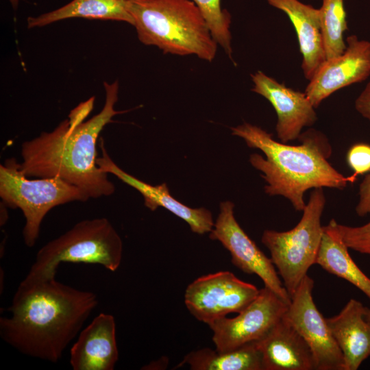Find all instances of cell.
<instances>
[{"label": "cell", "instance_id": "cell-1", "mask_svg": "<svg viewBox=\"0 0 370 370\" xmlns=\"http://www.w3.org/2000/svg\"><path fill=\"white\" fill-rule=\"evenodd\" d=\"M103 85L105 103L97 114L84 121L93 106L95 97H91L73 109L53 131L42 132L22 143L20 164L27 177H60L92 199L114 193L108 174L97 164V142L103 127L123 112L114 109L119 82Z\"/></svg>", "mask_w": 370, "mask_h": 370}, {"label": "cell", "instance_id": "cell-2", "mask_svg": "<svg viewBox=\"0 0 370 370\" xmlns=\"http://www.w3.org/2000/svg\"><path fill=\"white\" fill-rule=\"evenodd\" d=\"M98 304L95 293L55 278L22 280L0 318L2 339L31 357L57 362Z\"/></svg>", "mask_w": 370, "mask_h": 370}, {"label": "cell", "instance_id": "cell-3", "mask_svg": "<svg viewBox=\"0 0 370 370\" xmlns=\"http://www.w3.org/2000/svg\"><path fill=\"white\" fill-rule=\"evenodd\" d=\"M232 134L244 140L247 146L258 149L265 156H250L249 162L267 182L264 192L270 196L280 195L288 199L293 208L303 211L304 195L311 188L343 189L357 179L354 173L345 177L328 162L332 153L326 136L314 129H309L298 138L301 144L290 145L275 140L261 127L243 123L232 127Z\"/></svg>", "mask_w": 370, "mask_h": 370}, {"label": "cell", "instance_id": "cell-4", "mask_svg": "<svg viewBox=\"0 0 370 370\" xmlns=\"http://www.w3.org/2000/svg\"><path fill=\"white\" fill-rule=\"evenodd\" d=\"M139 40L164 53L212 62L218 44L191 0H124Z\"/></svg>", "mask_w": 370, "mask_h": 370}, {"label": "cell", "instance_id": "cell-5", "mask_svg": "<svg viewBox=\"0 0 370 370\" xmlns=\"http://www.w3.org/2000/svg\"><path fill=\"white\" fill-rule=\"evenodd\" d=\"M122 256V240L108 219L82 220L38 251L23 280L55 278L64 262L97 264L113 272L119 269Z\"/></svg>", "mask_w": 370, "mask_h": 370}, {"label": "cell", "instance_id": "cell-6", "mask_svg": "<svg viewBox=\"0 0 370 370\" xmlns=\"http://www.w3.org/2000/svg\"><path fill=\"white\" fill-rule=\"evenodd\" d=\"M0 197L5 206L22 211L25 221L23 237L28 247L36 244L42 222L52 208L90 199L81 188L60 177L28 178L14 158L0 164Z\"/></svg>", "mask_w": 370, "mask_h": 370}, {"label": "cell", "instance_id": "cell-7", "mask_svg": "<svg viewBox=\"0 0 370 370\" xmlns=\"http://www.w3.org/2000/svg\"><path fill=\"white\" fill-rule=\"evenodd\" d=\"M325 204L322 188H314L295 227L285 232L266 230L262 233V243L270 251L291 298L316 262L323 232L321 217Z\"/></svg>", "mask_w": 370, "mask_h": 370}, {"label": "cell", "instance_id": "cell-8", "mask_svg": "<svg viewBox=\"0 0 370 370\" xmlns=\"http://www.w3.org/2000/svg\"><path fill=\"white\" fill-rule=\"evenodd\" d=\"M254 284L223 271L201 276L188 285L184 304L197 320L208 325L228 314L239 313L258 295Z\"/></svg>", "mask_w": 370, "mask_h": 370}, {"label": "cell", "instance_id": "cell-9", "mask_svg": "<svg viewBox=\"0 0 370 370\" xmlns=\"http://www.w3.org/2000/svg\"><path fill=\"white\" fill-rule=\"evenodd\" d=\"M289 304L270 288L260 289L236 317H225L209 325L216 349L230 351L260 341L284 317Z\"/></svg>", "mask_w": 370, "mask_h": 370}, {"label": "cell", "instance_id": "cell-10", "mask_svg": "<svg viewBox=\"0 0 370 370\" xmlns=\"http://www.w3.org/2000/svg\"><path fill=\"white\" fill-rule=\"evenodd\" d=\"M313 280L306 275L291 297L284 318L308 345L317 370H345L343 354L312 297Z\"/></svg>", "mask_w": 370, "mask_h": 370}, {"label": "cell", "instance_id": "cell-11", "mask_svg": "<svg viewBox=\"0 0 370 370\" xmlns=\"http://www.w3.org/2000/svg\"><path fill=\"white\" fill-rule=\"evenodd\" d=\"M234 204L230 201L220 204V212L209 237L219 241L230 251L232 264L245 273L258 275L264 286L287 301L291 298L271 259L248 236L234 216Z\"/></svg>", "mask_w": 370, "mask_h": 370}, {"label": "cell", "instance_id": "cell-12", "mask_svg": "<svg viewBox=\"0 0 370 370\" xmlns=\"http://www.w3.org/2000/svg\"><path fill=\"white\" fill-rule=\"evenodd\" d=\"M370 76V41L356 35L346 38L339 56L326 60L309 80L305 93L317 108L336 91L366 80Z\"/></svg>", "mask_w": 370, "mask_h": 370}, {"label": "cell", "instance_id": "cell-13", "mask_svg": "<svg viewBox=\"0 0 370 370\" xmlns=\"http://www.w3.org/2000/svg\"><path fill=\"white\" fill-rule=\"evenodd\" d=\"M251 91L265 98L276 112L275 130L281 142L287 143L298 138L305 127L317 121L315 108L305 92L288 88L261 71L251 74Z\"/></svg>", "mask_w": 370, "mask_h": 370}, {"label": "cell", "instance_id": "cell-14", "mask_svg": "<svg viewBox=\"0 0 370 370\" xmlns=\"http://www.w3.org/2000/svg\"><path fill=\"white\" fill-rule=\"evenodd\" d=\"M99 147L101 156L97 157V164L103 171L112 174L128 186L138 190L144 199L145 206L151 211L162 207L184 221L194 233H210L214 222L210 210L205 208H190L175 199L165 183L151 185L145 182L119 167L110 157L103 138Z\"/></svg>", "mask_w": 370, "mask_h": 370}, {"label": "cell", "instance_id": "cell-15", "mask_svg": "<svg viewBox=\"0 0 370 370\" xmlns=\"http://www.w3.org/2000/svg\"><path fill=\"white\" fill-rule=\"evenodd\" d=\"M118 360L114 317L101 312L79 333L70 349V365L73 370H113Z\"/></svg>", "mask_w": 370, "mask_h": 370}, {"label": "cell", "instance_id": "cell-16", "mask_svg": "<svg viewBox=\"0 0 370 370\" xmlns=\"http://www.w3.org/2000/svg\"><path fill=\"white\" fill-rule=\"evenodd\" d=\"M256 345L262 370L316 369L308 345L284 317Z\"/></svg>", "mask_w": 370, "mask_h": 370}, {"label": "cell", "instance_id": "cell-17", "mask_svg": "<svg viewBox=\"0 0 370 370\" xmlns=\"http://www.w3.org/2000/svg\"><path fill=\"white\" fill-rule=\"evenodd\" d=\"M284 12L291 21L302 56L301 69L308 81L326 60L321 32L319 9L299 0H266Z\"/></svg>", "mask_w": 370, "mask_h": 370}, {"label": "cell", "instance_id": "cell-18", "mask_svg": "<svg viewBox=\"0 0 370 370\" xmlns=\"http://www.w3.org/2000/svg\"><path fill=\"white\" fill-rule=\"evenodd\" d=\"M364 310L361 302L351 299L338 314L326 318L343 354L345 370H357L370 356V321Z\"/></svg>", "mask_w": 370, "mask_h": 370}, {"label": "cell", "instance_id": "cell-19", "mask_svg": "<svg viewBox=\"0 0 370 370\" xmlns=\"http://www.w3.org/2000/svg\"><path fill=\"white\" fill-rule=\"evenodd\" d=\"M332 219L323 226L321 242L316 262L328 273L341 278L365 294L370 299V278L357 266L348 252Z\"/></svg>", "mask_w": 370, "mask_h": 370}, {"label": "cell", "instance_id": "cell-20", "mask_svg": "<svg viewBox=\"0 0 370 370\" xmlns=\"http://www.w3.org/2000/svg\"><path fill=\"white\" fill-rule=\"evenodd\" d=\"M73 18L110 20L134 24L124 0H72L51 12L29 17L27 27L29 29L41 27Z\"/></svg>", "mask_w": 370, "mask_h": 370}, {"label": "cell", "instance_id": "cell-21", "mask_svg": "<svg viewBox=\"0 0 370 370\" xmlns=\"http://www.w3.org/2000/svg\"><path fill=\"white\" fill-rule=\"evenodd\" d=\"M187 365L192 370H262L260 352L256 343L230 351L208 347L186 354L178 367Z\"/></svg>", "mask_w": 370, "mask_h": 370}, {"label": "cell", "instance_id": "cell-22", "mask_svg": "<svg viewBox=\"0 0 370 370\" xmlns=\"http://www.w3.org/2000/svg\"><path fill=\"white\" fill-rule=\"evenodd\" d=\"M319 9L321 32L328 60L341 55L346 48L343 36L348 28L344 0H322Z\"/></svg>", "mask_w": 370, "mask_h": 370}, {"label": "cell", "instance_id": "cell-23", "mask_svg": "<svg viewBox=\"0 0 370 370\" xmlns=\"http://www.w3.org/2000/svg\"><path fill=\"white\" fill-rule=\"evenodd\" d=\"M191 1L200 10L216 42L223 49L225 53L234 62L231 45L230 12L221 8V0Z\"/></svg>", "mask_w": 370, "mask_h": 370}, {"label": "cell", "instance_id": "cell-24", "mask_svg": "<svg viewBox=\"0 0 370 370\" xmlns=\"http://www.w3.org/2000/svg\"><path fill=\"white\" fill-rule=\"evenodd\" d=\"M336 229L343 242L348 248L362 254H370V221L358 227L338 223Z\"/></svg>", "mask_w": 370, "mask_h": 370}, {"label": "cell", "instance_id": "cell-25", "mask_svg": "<svg viewBox=\"0 0 370 370\" xmlns=\"http://www.w3.org/2000/svg\"><path fill=\"white\" fill-rule=\"evenodd\" d=\"M347 162L357 176L370 172V145H352L347 151Z\"/></svg>", "mask_w": 370, "mask_h": 370}, {"label": "cell", "instance_id": "cell-26", "mask_svg": "<svg viewBox=\"0 0 370 370\" xmlns=\"http://www.w3.org/2000/svg\"><path fill=\"white\" fill-rule=\"evenodd\" d=\"M359 199L356 212L360 217L370 213V172L367 174L359 186Z\"/></svg>", "mask_w": 370, "mask_h": 370}, {"label": "cell", "instance_id": "cell-27", "mask_svg": "<svg viewBox=\"0 0 370 370\" xmlns=\"http://www.w3.org/2000/svg\"><path fill=\"white\" fill-rule=\"evenodd\" d=\"M354 106L356 111L370 122V82L356 99Z\"/></svg>", "mask_w": 370, "mask_h": 370}, {"label": "cell", "instance_id": "cell-28", "mask_svg": "<svg viewBox=\"0 0 370 370\" xmlns=\"http://www.w3.org/2000/svg\"><path fill=\"white\" fill-rule=\"evenodd\" d=\"M364 314H365V319L368 320L369 321H370V308H369L365 306Z\"/></svg>", "mask_w": 370, "mask_h": 370}, {"label": "cell", "instance_id": "cell-29", "mask_svg": "<svg viewBox=\"0 0 370 370\" xmlns=\"http://www.w3.org/2000/svg\"><path fill=\"white\" fill-rule=\"evenodd\" d=\"M20 0H9L13 8L16 9L18 5Z\"/></svg>", "mask_w": 370, "mask_h": 370}]
</instances>
